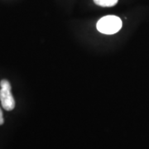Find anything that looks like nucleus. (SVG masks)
Listing matches in <instances>:
<instances>
[{
    "label": "nucleus",
    "mask_w": 149,
    "mask_h": 149,
    "mask_svg": "<svg viewBox=\"0 0 149 149\" xmlns=\"http://www.w3.org/2000/svg\"><path fill=\"white\" fill-rule=\"evenodd\" d=\"M0 100L3 108L11 111L15 107V100L11 92V85L10 83L7 80H1L0 82Z\"/></svg>",
    "instance_id": "f03ea898"
},
{
    "label": "nucleus",
    "mask_w": 149,
    "mask_h": 149,
    "mask_svg": "<svg viewBox=\"0 0 149 149\" xmlns=\"http://www.w3.org/2000/svg\"><path fill=\"white\" fill-rule=\"evenodd\" d=\"M95 3L101 7H113L118 3V0H94Z\"/></svg>",
    "instance_id": "7ed1b4c3"
},
{
    "label": "nucleus",
    "mask_w": 149,
    "mask_h": 149,
    "mask_svg": "<svg viewBox=\"0 0 149 149\" xmlns=\"http://www.w3.org/2000/svg\"><path fill=\"white\" fill-rule=\"evenodd\" d=\"M3 122H4V120H3V112L0 109V125H2Z\"/></svg>",
    "instance_id": "20e7f679"
},
{
    "label": "nucleus",
    "mask_w": 149,
    "mask_h": 149,
    "mask_svg": "<svg viewBox=\"0 0 149 149\" xmlns=\"http://www.w3.org/2000/svg\"><path fill=\"white\" fill-rule=\"evenodd\" d=\"M122 21L117 16L109 15L100 18L97 22V30L103 34L112 35L117 33L122 27Z\"/></svg>",
    "instance_id": "f257e3e1"
}]
</instances>
